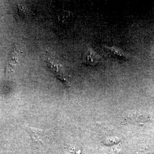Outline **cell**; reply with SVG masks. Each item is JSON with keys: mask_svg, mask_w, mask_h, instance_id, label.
Instances as JSON below:
<instances>
[{"mask_svg": "<svg viewBox=\"0 0 154 154\" xmlns=\"http://www.w3.org/2000/svg\"><path fill=\"white\" fill-rule=\"evenodd\" d=\"M101 61V57L93 50L88 48L84 51L82 55V62L85 64L95 66Z\"/></svg>", "mask_w": 154, "mask_h": 154, "instance_id": "obj_2", "label": "cell"}, {"mask_svg": "<svg viewBox=\"0 0 154 154\" xmlns=\"http://www.w3.org/2000/svg\"><path fill=\"white\" fill-rule=\"evenodd\" d=\"M23 128L28 133L31 140L35 142L44 143L51 136L50 129H39L26 125H23Z\"/></svg>", "mask_w": 154, "mask_h": 154, "instance_id": "obj_1", "label": "cell"}, {"mask_svg": "<svg viewBox=\"0 0 154 154\" xmlns=\"http://www.w3.org/2000/svg\"><path fill=\"white\" fill-rule=\"evenodd\" d=\"M105 49L110 55L118 58L130 60L131 59V55L127 54L123 51L115 47L105 46Z\"/></svg>", "mask_w": 154, "mask_h": 154, "instance_id": "obj_4", "label": "cell"}, {"mask_svg": "<svg viewBox=\"0 0 154 154\" xmlns=\"http://www.w3.org/2000/svg\"><path fill=\"white\" fill-rule=\"evenodd\" d=\"M48 66L51 70V71L54 73L60 79L64 82H67L66 76L65 74L63 69L61 66L57 63H54L51 61L48 60H47Z\"/></svg>", "mask_w": 154, "mask_h": 154, "instance_id": "obj_3", "label": "cell"}, {"mask_svg": "<svg viewBox=\"0 0 154 154\" xmlns=\"http://www.w3.org/2000/svg\"><path fill=\"white\" fill-rule=\"evenodd\" d=\"M153 58L154 59V48L153 50Z\"/></svg>", "mask_w": 154, "mask_h": 154, "instance_id": "obj_7", "label": "cell"}, {"mask_svg": "<svg viewBox=\"0 0 154 154\" xmlns=\"http://www.w3.org/2000/svg\"><path fill=\"white\" fill-rule=\"evenodd\" d=\"M18 62V53L17 51L15 50L11 54L9 57L8 63V64L7 66L6 70H14V68L17 65Z\"/></svg>", "mask_w": 154, "mask_h": 154, "instance_id": "obj_5", "label": "cell"}, {"mask_svg": "<svg viewBox=\"0 0 154 154\" xmlns=\"http://www.w3.org/2000/svg\"><path fill=\"white\" fill-rule=\"evenodd\" d=\"M129 119H131L134 122H137V123H145L148 122L149 118L147 116L142 115V114H136L132 116L131 117H130Z\"/></svg>", "mask_w": 154, "mask_h": 154, "instance_id": "obj_6", "label": "cell"}]
</instances>
